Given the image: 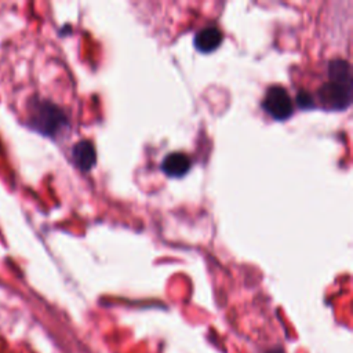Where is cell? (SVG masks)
I'll use <instances>...</instances> for the list:
<instances>
[{"instance_id":"cell-5","label":"cell","mask_w":353,"mask_h":353,"mask_svg":"<svg viewBox=\"0 0 353 353\" xmlns=\"http://www.w3.org/2000/svg\"><path fill=\"white\" fill-rule=\"evenodd\" d=\"M222 41V32L216 26H205L194 36V47L201 52L215 51Z\"/></svg>"},{"instance_id":"cell-7","label":"cell","mask_w":353,"mask_h":353,"mask_svg":"<svg viewBox=\"0 0 353 353\" xmlns=\"http://www.w3.org/2000/svg\"><path fill=\"white\" fill-rule=\"evenodd\" d=\"M266 353H284L281 349H279V347H276V349H272V350H268Z\"/></svg>"},{"instance_id":"cell-2","label":"cell","mask_w":353,"mask_h":353,"mask_svg":"<svg viewBox=\"0 0 353 353\" xmlns=\"http://www.w3.org/2000/svg\"><path fill=\"white\" fill-rule=\"evenodd\" d=\"M26 123L33 131L54 138L68 125V117L55 103L34 98L29 101Z\"/></svg>"},{"instance_id":"cell-6","label":"cell","mask_w":353,"mask_h":353,"mask_svg":"<svg viewBox=\"0 0 353 353\" xmlns=\"http://www.w3.org/2000/svg\"><path fill=\"white\" fill-rule=\"evenodd\" d=\"M190 165H192V160L189 156L181 152H174L163 159L161 170L168 176L179 178V176H183L190 170Z\"/></svg>"},{"instance_id":"cell-1","label":"cell","mask_w":353,"mask_h":353,"mask_svg":"<svg viewBox=\"0 0 353 353\" xmlns=\"http://www.w3.org/2000/svg\"><path fill=\"white\" fill-rule=\"evenodd\" d=\"M352 88L349 63L343 59H334L328 65V80L317 91V101L325 109H345L352 102Z\"/></svg>"},{"instance_id":"cell-3","label":"cell","mask_w":353,"mask_h":353,"mask_svg":"<svg viewBox=\"0 0 353 353\" xmlns=\"http://www.w3.org/2000/svg\"><path fill=\"white\" fill-rule=\"evenodd\" d=\"M262 108L274 120H285L294 113V103L285 88L281 85H272L268 88Z\"/></svg>"},{"instance_id":"cell-4","label":"cell","mask_w":353,"mask_h":353,"mask_svg":"<svg viewBox=\"0 0 353 353\" xmlns=\"http://www.w3.org/2000/svg\"><path fill=\"white\" fill-rule=\"evenodd\" d=\"M72 159L77 168L81 171H88L94 167L97 161L95 148L90 141H80L72 148Z\"/></svg>"}]
</instances>
